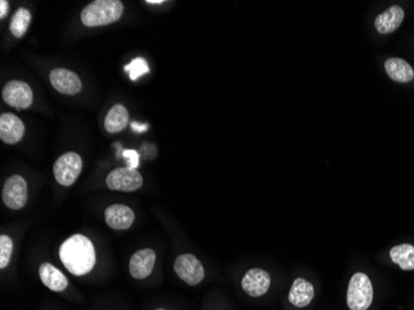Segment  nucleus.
Segmentation results:
<instances>
[{
    "instance_id": "nucleus-1",
    "label": "nucleus",
    "mask_w": 414,
    "mask_h": 310,
    "mask_svg": "<svg viewBox=\"0 0 414 310\" xmlns=\"http://www.w3.org/2000/svg\"><path fill=\"white\" fill-rule=\"evenodd\" d=\"M60 258L73 276H84L93 270L95 251L93 243L84 235H73L62 243Z\"/></svg>"
},
{
    "instance_id": "nucleus-2",
    "label": "nucleus",
    "mask_w": 414,
    "mask_h": 310,
    "mask_svg": "<svg viewBox=\"0 0 414 310\" xmlns=\"http://www.w3.org/2000/svg\"><path fill=\"white\" fill-rule=\"evenodd\" d=\"M123 10V3L119 0H95L82 10L81 20L87 28L105 26L119 20Z\"/></svg>"
},
{
    "instance_id": "nucleus-3",
    "label": "nucleus",
    "mask_w": 414,
    "mask_h": 310,
    "mask_svg": "<svg viewBox=\"0 0 414 310\" xmlns=\"http://www.w3.org/2000/svg\"><path fill=\"white\" fill-rule=\"evenodd\" d=\"M374 300V288L369 276L355 273L347 288V305L350 310H367Z\"/></svg>"
},
{
    "instance_id": "nucleus-4",
    "label": "nucleus",
    "mask_w": 414,
    "mask_h": 310,
    "mask_svg": "<svg viewBox=\"0 0 414 310\" xmlns=\"http://www.w3.org/2000/svg\"><path fill=\"white\" fill-rule=\"evenodd\" d=\"M82 171V159L77 153L62 154L54 164V176L62 186H71L76 183Z\"/></svg>"
},
{
    "instance_id": "nucleus-5",
    "label": "nucleus",
    "mask_w": 414,
    "mask_h": 310,
    "mask_svg": "<svg viewBox=\"0 0 414 310\" xmlns=\"http://www.w3.org/2000/svg\"><path fill=\"white\" fill-rule=\"evenodd\" d=\"M108 189L114 192H133L139 190L143 185V176L137 169L117 168L107 175Z\"/></svg>"
},
{
    "instance_id": "nucleus-6",
    "label": "nucleus",
    "mask_w": 414,
    "mask_h": 310,
    "mask_svg": "<svg viewBox=\"0 0 414 310\" xmlns=\"http://www.w3.org/2000/svg\"><path fill=\"white\" fill-rule=\"evenodd\" d=\"M3 203L9 209L20 210L28 203V184L20 175H13L6 179L3 187Z\"/></svg>"
},
{
    "instance_id": "nucleus-7",
    "label": "nucleus",
    "mask_w": 414,
    "mask_h": 310,
    "mask_svg": "<svg viewBox=\"0 0 414 310\" xmlns=\"http://www.w3.org/2000/svg\"><path fill=\"white\" fill-rule=\"evenodd\" d=\"M174 270L180 279H183L189 286H197L205 277L201 262L194 254H185L179 256L174 263Z\"/></svg>"
},
{
    "instance_id": "nucleus-8",
    "label": "nucleus",
    "mask_w": 414,
    "mask_h": 310,
    "mask_svg": "<svg viewBox=\"0 0 414 310\" xmlns=\"http://www.w3.org/2000/svg\"><path fill=\"white\" fill-rule=\"evenodd\" d=\"M3 100L17 109H26L31 106L34 95L28 84L23 81H10L3 88Z\"/></svg>"
},
{
    "instance_id": "nucleus-9",
    "label": "nucleus",
    "mask_w": 414,
    "mask_h": 310,
    "mask_svg": "<svg viewBox=\"0 0 414 310\" xmlns=\"http://www.w3.org/2000/svg\"><path fill=\"white\" fill-rule=\"evenodd\" d=\"M50 82L57 92L68 96L77 95L82 88L79 76L68 68L52 70L50 74Z\"/></svg>"
},
{
    "instance_id": "nucleus-10",
    "label": "nucleus",
    "mask_w": 414,
    "mask_h": 310,
    "mask_svg": "<svg viewBox=\"0 0 414 310\" xmlns=\"http://www.w3.org/2000/svg\"><path fill=\"white\" fill-rule=\"evenodd\" d=\"M270 287V276L268 272L253 268L247 272L242 279V288L250 297L258 298L268 292Z\"/></svg>"
},
{
    "instance_id": "nucleus-11",
    "label": "nucleus",
    "mask_w": 414,
    "mask_h": 310,
    "mask_svg": "<svg viewBox=\"0 0 414 310\" xmlns=\"http://www.w3.org/2000/svg\"><path fill=\"white\" fill-rule=\"evenodd\" d=\"M155 261H157V254L151 248L140 249L138 252H135L129 262L130 276L135 279H144L146 277L151 276Z\"/></svg>"
},
{
    "instance_id": "nucleus-12",
    "label": "nucleus",
    "mask_w": 414,
    "mask_h": 310,
    "mask_svg": "<svg viewBox=\"0 0 414 310\" xmlns=\"http://www.w3.org/2000/svg\"><path fill=\"white\" fill-rule=\"evenodd\" d=\"M25 133L23 121L13 113H3L0 116V138L6 144H15L22 141Z\"/></svg>"
},
{
    "instance_id": "nucleus-13",
    "label": "nucleus",
    "mask_w": 414,
    "mask_h": 310,
    "mask_svg": "<svg viewBox=\"0 0 414 310\" xmlns=\"http://www.w3.org/2000/svg\"><path fill=\"white\" fill-rule=\"evenodd\" d=\"M105 216H106L107 225L117 231L128 230L129 227L133 225L135 219L133 210L122 203H114L109 208H107Z\"/></svg>"
},
{
    "instance_id": "nucleus-14",
    "label": "nucleus",
    "mask_w": 414,
    "mask_h": 310,
    "mask_svg": "<svg viewBox=\"0 0 414 310\" xmlns=\"http://www.w3.org/2000/svg\"><path fill=\"white\" fill-rule=\"evenodd\" d=\"M404 20V10L399 6H392L376 17L375 28L382 35L391 34Z\"/></svg>"
},
{
    "instance_id": "nucleus-15",
    "label": "nucleus",
    "mask_w": 414,
    "mask_h": 310,
    "mask_svg": "<svg viewBox=\"0 0 414 310\" xmlns=\"http://www.w3.org/2000/svg\"><path fill=\"white\" fill-rule=\"evenodd\" d=\"M314 295H315V289H314L313 284L308 282L307 279L298 278L293 282L288 298L294 307L305 308L312 303Z\"/></svg>"
},
{
    "instance_id": "nucleus-16",
    "label": "nucleus",
    "mask_w": 414,
    "mask_h": 310,
    "mask_svg": "<svg viewBox=\"0 0 414 310\" xmlns=\"http://www.w3.org/2000/svg\"><path fill=\"white\" fill-rule=\"evenodd\" d=\"M39 274L41 282L52 292H63L68 288V279L66 276L51 263L46 262L40 265Z\"/></svg>"
},
{
    "instance_id": "nucleus-17",
    "label": "nucleus",
    "mask_w": 414,
    "mask_h": 310,
    "mask_svg": "<svg viewBox=\"0 0 414 310\" xmlns=\"http://www.w3.org/2000/svg\"><path fill=\"white\" fill-rule=\"evenodd\" d=\"M386 72L394 82L408 84L414 79V71L408 62L403 59L392 57L385 62Z\"/></svg>"
},
{
    "instance_id": "nucleus-18",
    "label": "nucleus",
    "mask_w": 414,
    "mask_h": 310,
    "mask_svg": "<svg viewBox=\"0 0 414 310\" xmlns=\"http://www.w3.org/2000/svg\"><path fill=\"white\" fill-rule=\"evenodd\" d=\"M129 122V114L123 104H114L105 119V128L108 133H118L123 130Z\"/></svg>"
},
{
    "instance_id": "nucleus-19",
    "label": "nucleus",
    "mask_w": 414,
    "mask_h": 310,
    "mask_svg": "<svg viewBox=\"0 0 414 310\" xmlns=\"http://www.w3.org/2000/svg\"><path fill=\"white\" fill-rule=\"evenodd\" d=\"M391 260L401 267L403 271H414V246L402 243L392 248Z\"/></svg>"
},
{
    "instance_id": "nucleus-20",
    "label": "nucleus",
    "mask_w": 414,
    "mask_h": 310,
    "mask_svg": "<svg viewBox=\"0 0 414 310\" xmlns=\"http://www.w3.org/2000/svg\"><path fill=\"white\" fill-rule=\"evenodd\" d=\"M30 22H31V14H30L28 9L19 8L14 14L12 22H10V28H9L10 29V33L17 39L23 38L24 35L26 34V31H28Z\"/></svg>"
},
{
    "instance_id": "nucleus-21",
    "label": "nucleus",
    "mask_w": 414,
    "mask_h": 310,
    "mask_svg": "<svg viewBox=\"0 0 414 310\" xmlns=\"http://www.w3.org/2000/svg\"><path fill=\"white\" fill-rule=\"evenodd\" d=\"M124 70L128 72L129 77L132 81H137L141 76L149 72V66H148V62L143 57H137L135 60H132L130 63L125 65Z\"/></svg>"
},
{
    "instance_id": "nucleus-22",
    "label": "nucleus",
    "mask_w": 414,
    "mask_h": 310,
    "mask_svg": "<svg viewBox=\"0 0 414 310\" xmlns=\"http://www.w3.org/2000/svg\"><path fill=\"white\" fill-rule=\"evenodd\" d=\"M13 254L12 238L6 235L0 236V268L4 270L9 265Z\"/></svg>"
},
{
    "instance_id": "nucleus-23",
    "label": "nucleus",
    "mask_w": 414,
    "mask_h": 310,
    "mask_svg": "<svg viewBox=\"0 0 414 310\" xmlns=\"http://www.w3.org/2000/svg\"><path fill=\"white\" fill-rule=\"evenodd\" d=\"M122 153H123L124 158L128 159V168L137 169L139 166V153L137 150H132V149H127Z\"/></svg>"
},
{
    "instance_id": "nucleus-24",
    "label": "nucleus",
    "mask_w": 414,
    "mask_h": 310,
    "mask_svg": "<svg viewBox=\"0 0 414 310\" xmlns=\"http://www.w3.org/2000/svg\"><path fill=\"white\" fill-rule=\"evenodd\" d=\"M132 125V130H135L137 133H144L146 130H148L149 128V125L146 123H137V122H133V123L130 124Z\"/></svg>"
},
{
    "instance_id": "nucleus-25",
    "label": "nucleus",
    "mask_w": 414,
    "mask_h": 310,
    "mask_svg": "<svg viewBox=\"0 0 414 310\" xmlns=\"http://www.w3.org/2000/svg\"><path fill=\"white\" fill-rule=\"evenodd\" d=\"M9 12V3L6 0H1L0 1V17L4 19L6 17V14Z\"/></svg>"
},
{
    "instance_id": "nucleus-26",
    "label": "nucleus",
    "mask_w": 414,
    "mask_h": 310,
    "mask_svg": "<svg viewBox=\"0 0 414 310\" xmlns=\"http://www.w3.org/2000/svg\"><path fill=\"white\" fill-rule=\"evenodd\" d=\"M164 0H146V4H151V6H157V4H164Z\"/></svg>"
},
{
    "instance_id": "nucleus-27",
    "label": "nucleus",
    "mask_w": 414,
    "mask_h": 310,
    "mask_svg": "<svg viewBox=\"0 0 414 310\" xmlns=\"http://www.w3.org/2000/svg\"><path fill=\"white\" fill-rule=\"evenodd\" d=\"M157 310H165V309H157Z\"/></svg>"
}]
</instances>
